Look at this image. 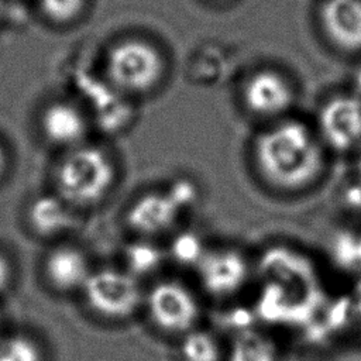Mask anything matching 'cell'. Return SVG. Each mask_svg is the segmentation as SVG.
<instances>
[{
	"label": "cell",
	"mask_w": 361,
	"mask_h": 361,
	"mask_svg": "<svg viewBox=\"0 0 361 361\" xmlns=\"http://www.w3.org/2000/svg\"><path fill=\"white\" fill-rule=\"evenodd\" d=\"M252 159L262 185L283 196L307 192L326 171V151L319 135L293 118L262 131L254 142Z\"/></svg>",
	"instance_id": "1"
},
{
	"label": "cell",
	"mask_w": 361,
	"mask_h": 361,
	"mask_svg": "<svg viewBox=\"0 0 361 361\" xmlns=\"http://www.w3.org/2000/svg\"><path fill=\"white\" fill-rule=\"evenodd\" d=\"M117 180L118 168L113 157L90 142L65 151L54 172L55 193L75 210L102 204Z\"/></svg>",
	"instance_id": "2"
},
{
	"label": "cell",
	"mask_w": 361,
	"mask_h": 361,
	"mask_svg": "<svg viewBox=\"0 0 361 361\" xmlns=\"http://www.w3.org/2000/svg\"><path fill=\"white\" fill-rule=\"evenodd\" d=\"M141 313L155 331L178 340L202 326V299L193 286L179 278H157L145 286Z\"/></svg>",
	"instance_id": "3"
},
{
	"label": "cell",
	"mask_w": 361,
	"mask_h": 361,
	"mask_svg": "<svg viewBox=\"0 0 361 361\" xmlns=\"http://www.w3.org/2000/svg\"><path fill=\"white\" fill-rule=\"evenodd\" d=\"M145 286L121 265L93 268L80 296L86 309L106 323H124L142 310Z\"/></svg>",
	"instance_id": "4"
},
{
	"label": "cell",
	"mask_w": 361,
	"mask_h": 361,
	"mask_svg": "<svg viewBox=\"0 0 361 361\" xmlns=\"http://www.w3.org/2000/svg\"><path fill=\"white\" fill-rule=\"evenodd\" d=\"M199 289L210 299L228 300L244 290L252 276V261L238 247H204L193 265Z\"/></svg>",
	"instance_id": "5"
},
{
	"label": "cell",
	"mask_w": 361,
	"mask_h": 361,
	"mask_svg": "<svg viewBox=\"0 0 361 361\" xmlns=\"http://www.w3.org/2000/svg\"><path fill=\"white\" fill-rule=\"evenodd\" d=\"M161 52L147 41L124 39L109 51L106 73L110 83L124 93H145L152 89L164 73Z\"/></svg>",
	"instance_id": "6"
},
{
	"label": "cell",
	"mask_w": 361,
	"mask_h": 361,
	"mask_svg": "<svg viewBox=\"0 0 361 361\" xmlns=\"http://www.w3.org/2000/svg\"><path fill=\"white\" fill-rule=\"evenodd\" d=\"M186 206L172 188L148 190L138 195L126 209L127 228L141 240H154L171 233L179 223Z\"/></svg>",
	"instance_id": "7"
},
{
	"label": "cell",
	"mask_w": 361,
	"mask_h": 361,
	"mask_svg": "<svg viewBox=\"0 0 361 361\" xmlns=\"http://www.w3.org/2000/svg\"><path fill=\"white\" fill-rule=\"evenodd\" d=\"M319 138L334 151H348L361 142V100L336 96L327 100L317 118Z\"/></svg>",
	"instance_id": "8"
},
{
	"label": "cell",
	"mask_w": 361,
	"mask_h": 361,
	"mask_svg": "<svg viewBox=\"0 0 361 361\" xmlns=\"http://www.w3.org/2000/svg\"><path fill=\"white\" fill-rule=\"evenodd\" d=\"M44 140L65 151L87 142L89 120L83 110L69 100H54L45 104L38 116Z\"/></svg>",
	"instance_id": "9"
},
{
	"label": "cell",
	"mask_w": 361,
	"mask_h": 361,
	"mask_svg": "<svg viewBox=\"0 0 361 361\" xmlns=\"http://www.w3.org/2000/svg\"><path fill=\"white\" fill-rule=\"evenodd\" d=\"M295 93L290 83L276 71H258L243 87V102L255 116L275 118L285 114L293 104Z\"/></svg>",
	"instance_id": "10"
},
{
	"label": "cell",
	"mask_w": 361,
	"mask_h": 361,
	"mask_svg": "<svg viewBox=\"0 0 361 361\" xmlns=\"http://www.w3.org/2000/svg\"><path fill=\"white\" fill-rule=\"evenodd\" d=\"M93 268L87 254L73 244L55 245L42 264L48 286L62 295L80 293Z\"/></svg>",
	"instance_id": "11"
},
{
	"label": "cell",
	"mask_w": 361,
	"mask_h": 361,
	"mask_svg": "<svg viewBox=\"0 0 361 361\" xmlns=\"http://www.w3.org/2000/svg\"><path fill=\"white\" fill-rule=\"evenodd\" d=\"M320 20L334 45L344 51L361 49V0H324Z\"/></svg>",
	"instance_id": "12"
},
{
	"label": "cell",
	"mask_w": 361,
	"mask_h": 361,
	"mask_svg": "<svg viewBox=\"0 0 361 361\" xmlns=\"http://www.w3.org/2000/svg\"><path fill=\"white\" fill-rule=\"evenodd\" d=\"M75 209L56 193L35 196L27 207V224L41 238H56L69 233L75 224Z\"/></svg>",
	"instance_id": "13"
},
{
	"label": "cell",
	"mask_w": 361,
	"mask_h": 361,
	"mask_svg": "<svg viewBox=\"0 0 361 361\" xmlns=\"http://www.w3.org/2000/svg\"><path fill=\"white\" fill-rule=\"evenodd\" d=\"M226 361H282V351L268 331L240 329L226 344Z\"/></svg>",
	"instance_id": "14"
},
{
	"label": "cell",
	"mask_w": 361,
	"mask_h": 361,
	"mask_svg": "<svg viewBox=\"0 0 361 361\" xmlns=\"http://www.w3.org/2000/svg\"><path fill=\"white\" fill-rule=\"evenodd\" d=\"M178 361H226V344L202 326L176 340Z\"/></svg>",
	"instance_id": "15"
},
{
	"label": "cell",
	"mask_w": 361,
	"mask_h": 361,
	"mask_svg": "<svg viewBox=\"0 0 361 361\" xmlns=\"http://www.w3.org/2000/svg\"><path fill=\"white\" fill-rule=\"evenodd\" d=\"M0 361H45L41 344L28 334L16 333L0 340Z\"/></svg>",
	"instance_id": "16"
},
{
	"label": "cell",
	"mask_w": 361,
	"mask_h": 361,
	"mask_svg": "<svg viewBox=\"0 0 361 361\" xmlns=\"http://www.w3.org/2000/svg\"><path fill=\"white\" fill-rule=\"evenodd\" d=\"M137 240V244L126 251V264L121 267L141 281L144 275L155 271L161 265L162 252L154 247L151 240Z\"/></svg>",
	"instance_id": "17"
},
{
	"label": "cell",
	"mask_w": 361,
	"mask_h": 361,
	"mask_svg": "<svg viewBox=\"0 0 361 361\" xmlns=\"http://www.w3.org/2000/svg\"><path fill=\"white\" fill-rule=\"evenodd\" d=\"M87 0H37L42 17L55 25H68L76 21Z\"/></svg>",
	"instance_id": "18"
},
{
	"label": "cell",
	"mask_w": 361,
	"mask_h": 361,
	"mask_svg": "<svg viewBox=\"0 0 361 361\" xmlns=\"http://www.w3.org/2000/svg\"><path fill=\"white\" fill-rule=\"evenodd\" d=\"M14 278V268L11 259L0 251V295L4 293L13 282Z\"/></svg>",
	"instance_id": "19"
},
{
	"label": "cell",
	"mask_w": 361,
	"mask_h": 361,
	"mask_svg": "<svg viewBox=\"0 0 361 361\" xmlns=\"http://www.w3.org/2000/svg\"><path fill=\"white\" fill-rule=\"evenodd\" d=\"M8 152L7 148L3 145V142L0 141V179L4 176V173L7 172L8 168Z\"/></svg>",
	"instance_id": "20"
},
{
	"label": "cell",
	"mask_w": 361,
	"mask_h": 361,
	"mask_svg": "<svg viewBox=\"0 0 361 361\" xmlns=\"http://www.w3.org/2000/svg\"><path fill=\"white\" fill-rule=\"evenodd\" d=\"M353 85H354V89L357 93L361 94V66L355 71L354 73V78H353Z\"/></svg>",
	"instance_id": "21"
},
{
	"label": "cell",
	"mask_w": 361,
	"mask_h": 361,
	"mask_svg": "<svg viewBox=\"0 0 361 361\" xmlns=\"http://www.w3.org/2000/svg\"><path fill=\"white\" fill-rule=\"evenodd\" d=\"M357 171H358V175L361 178V152H360V157H358V161H357Z\"/></svg>",
	"instance_id": "22"
},
{
	"label": "cell",
	"mask_w": 361,
	"mask_h": 361,
	"mask_svg": "<svg viewBox=\"0 0 361 361\" xmlns=\"http://www.w3.org/2000/svg\"><path fill=\"white\" fill-rule=\"evenodd\" d=\"M3 8H4V0H0V17L3 16Z\"/></svg>",
	"instance_id": "23"
},
{
	"label": "cell",
	"mask_w": 361,
	"mask_h": 361,
	"mask_svg": "<svg viewBox=\"0 0 361 361\" xmlns=\"http://www.w3.org/2000/svg\"><path fill=\"white\" fill-rule=\"evenodd\" d=\"M0 340H1V327H0Z\"/></svg>",
	"instance_id": "24"
},
{
	"label": "cell",
	"mask_w": 361,
	"mask_h": 361,
	"mask_svg": "<svg viewBox=\"0 0 361 361\" xmlns=\"http://www.w3.org/2000/svg\"><path fill=\"white\" fill-rule=\"evenodd\" d=\"M360 312H361V302H360Z\"/></svg>",
	"instance_id": "25"
},
{
	"label": "cell",
	"mask_w": 361,
	"mask_h": 361,
	"mask_svg": "<svg viewBox=\"0 0 361 361\" xmlns=\"http://www.w3.org/2000/svg\"><path fill=\"white\" fill-rule=\"evenodd\" d=\"M214 1H224V0H214Z\"/></svg>",
	"instance_id": "26"
}]
</instances>
